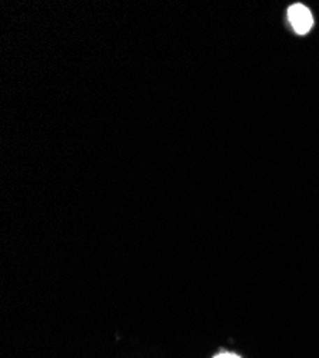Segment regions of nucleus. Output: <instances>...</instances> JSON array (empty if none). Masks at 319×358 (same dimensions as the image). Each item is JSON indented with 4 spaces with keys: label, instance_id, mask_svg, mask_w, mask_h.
Here are the masks:
<instances>
[{
    "label": "nucleus",
    "instance_id": "f03ea898",
    "mask_svg": "<svg viewBox=\"0 0 319 358\" xmlns=\"http://www.w3.org/2000/svg\"><path fill=\"white\" fill-rule=\"evenodd\" d=\"M215 358H241V357L237 354H232V352H221Z\"/></svg>",
    "mask_w": 319,
    "mask_h": 358
},
{
    "label": "nucleus",
    "instance_id": "f257e3e1",
    "mask_svg": "<svg viewBox=\"0 0 319 358\" xmlns=\"http://www.w3.org/2000/svg\"><path fill=\"white\" fill-rule=\"evenodd\" d=\"M288 19L291 22L294 31L299 35L308 34L313 24V17L311 10L301 3H295L288 9Z\"/></svg>",
    "mask_w": 319,
    "mask_h": 358
}]
</instances>
